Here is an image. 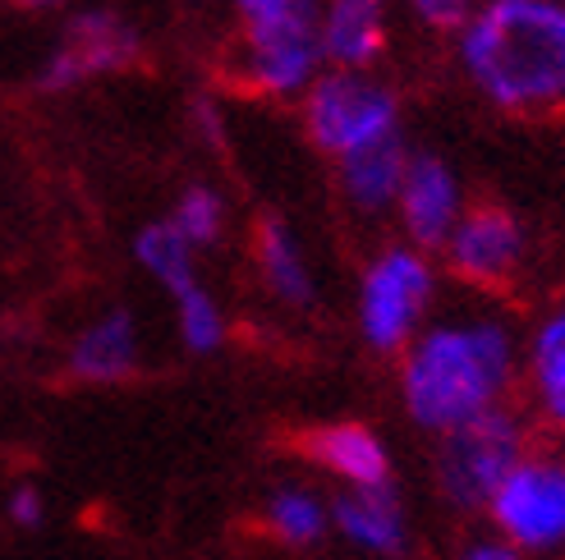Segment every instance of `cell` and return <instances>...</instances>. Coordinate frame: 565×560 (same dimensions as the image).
Returning <instances> with one entry per match:
<instances>
[{
	"instance_id": "1",
	"label": "cell",
	"mask_w": 565,
	"mask_h": 560,
	"mask_svg": "<svg viewBox=\"0 0 565 560\" xmlns=\"http://www.w3.org/2000/svg\"><path fill=\"white\" fill-rule=\"evenodd\" d=\"M460 69L497 110L565 106V0H478L460 28Z\"/></svg>"
},
{
	"instance_id": "2",
	"label": "cell",
	"mask_w": 565,
	"mask_h": 560,
	"mask_svg": "<svg viewBox=\"0 0 565 560\" xmlns=\"http://www.w3.org/2000/svg\"><path fill=\"white\" fill-rule=\"evenodd\" d=\"M515 377V335L497 317H456L418 331L401 363V400L423 432H456L501 409Z\"/></svg>"
},
{
	"instance_id": "3",
	"label": "cell",
	"mask_w": 565,
	"mask_h": 560,
	"mask_svg": "<svg viewBox=\"0 0 565 560\" xmlns=\"http://www.w3.org/2000/svg\"><path fill=\"white\" fill-rule=\"evenodd\" d=\"M303 133L322 157L345 161L386 138H401V97L373 74L327 69L303 93Z\"/></svg>"
},
{
	"instance_id": "4",
	"label": "cell",
	"mask_w": 565,
	"mask_h": 560,
	"mask_svg": "<svg viewBox=\"0 0 565 560\" xmlns=\"http://www.w3.org/2000/svg\"><path fill=\"white\" fill-rule=\"evenodd\" d=\"M437 294V271L428 254L409 244H391L363 267L359 280V331L377 354L409 349Z\"/></svg>"
},
{
	"instance_id": "5",
	"label": "cell",
	"mask_w": 565,
	"mask_h": 560,
	"mask_svg": "<svg viewBox=\"0 0 565 560\" xmlns=\"http://www.w3.org/2000/svg\"><path fill=\"white\" fill-rule=\"evenodd\" d=\"M235 74L263 97H303L313 83L327 74L322 42H318V0L239 23V51H235Z\"/></svg>"
},
{
	"instance_id": "6",
	"label": "cell",
	"mask_w": 565,
	"mask_h": 560,
	"mask_svg": "<svg viewBox=\"0 0 565 560\" xmlns=\"http://www.w3.org/2000/svg\"><path fill=\"white\" fill-rule=\"evenodd\" d=\"M524 460V423L511 409H492L473 423L446 432L437 445V487L450 506L483 510L497 487Z\"/></svg>"
},
{
	"instance_id": "7",
	"label": "cell",
	"mask_w": 565,
	"mask_h": 560,
	"mask_svg": "<svg viewBox=\"0 0 565 560\" xmlns=\"http://www.w3.org/2000/svg\"><path fill=\"white\" fill-rule=\"evenodd\" d=\"M143 61V37L116 10H74L61 28V42L46 51L38 69L42 93H70L78 83H93L102 74H125Z\"/></svg>"
},
{
	"instance_id": "8",
	"label": "cell",
	"mask_w": 565,
	"mask_h": 560,
	"mask_svg": "<svg viewBox=\"0 0 565 560\" xmlns=\"http://www.w3.org/2000/svg\"><path fill=\"white\" fill-rule=\"evenodd\" d=\"M492 519L515 547L547 551L565 542V460L524 455L492 496Z\"/></svg>"
},
{
	"instance_id": "9",
	"label": "cell",
	"mask_w": 565,
	"mask_h": 560,
	"mask_svg": "<svg viewBox=\"0 0 565 560\" xmlns=\"http://www.w3.org/2000/svg\"><path fill=\"white\" fill-rule=\"evenodd\" d=\"M524 248H529L524 220L511 207L478 203V207H465L460 226L450 230L441 254H446V267L456 271L465 286L497 290L524 267Z\"/></svg>"
},
{
	"instance_id": "10",
	"label": "cell",
	"mask_w": 565,
	"mask_h": 560,
	"mask_svg": "<svg viewBox=\"0 0 565 560\" xmlns=\"http://www.w3.org/2000/svg\"><path fill=\"white\" fill-rule=\"evenodd\" d=\"M395 216H401V230H405L409 248H418V254L446 248L450 230H456L460 216H465L460 175L450 171L437 152H414L405 184H401V198H395Z\"/></svg>"
},
{
	"instance_id": "11",
	"label": "cell",
	"mask_w": 565,
	"mask_h": 560,
	"mask_svg": "<svg viewBox=\"0 0 565 560\" xmlns=\"http://www.w3.org/2000/svg\"><path fill=\"white\" fill-rule=\"evenodd\" d=\"M391 37L386 0H318V42L327 69L369 74Z\"/></svg>"
},
{
	"instance_id": "12",
	"label": "cell",
	"mask_w": 565,
	"mask_h": 560,
	"mask_svg": "<svg viewBox=\"0 0 565 560\" xmlns=\"http://www.w3.org/2000/svg\"><path fill=\"white\" fill-rule=\"evenodd\" d=\"M65 368L74 381L116 386L138 373V322L129 308H106L97 322H88L65 354Z\"/></svg>"
},
{
	"instance_id": "13",
	"label": "cell",
	"mask_w": 565,
	"mask_h": 560,
	"mask_svg": "<svg viewBox=\"0 0 565 560\" xmlns=\"http://www.w3.org/2000/svg\"><path fill=\"white\" fill-rule=\"evenodd\" d=\"M299 451L350 487H391V455L382 437L363 423H322L299 437Z\"/></svg>"
},
{
	"instance_id": "14",
	"label": "cell",
	"mask_w": 565,
	"mask_h": 560,
	"mask_svg": "<svg viewBox=\"0 0 565 560\" xmlns=\"http://www.w3.org/2000/svg\"><path fill=\"white\" fill-rule=\"evenodd\" d=\"M409 148L405 138H386V143L369 148V152H354L345 161H335V180H341V198L363 212V216H377L391 212L395 198H401V184L409 171Z\"/></svg>"
},
{
	"instance_id": "15",
	"label": "cell",
	"mask_w": 565,
	"mask_h": 560,
	"mask_svg": "<svg viewBox=\"0 0 565 560\" xmlns=\"http://www.w3.org/2000/svg\"><path fill=\"white\" fill-rule=\"evenodd\" d=\"M253 258H258V276H263V286L271 290L276 303L313 308V299H318L313 267H308V258H303L299 235L280 216L258 220V230H253Z\"/></svg>"
},
{
	"instance_id": "16",
	"label": "cell",
	"mask_w": 565,
	"mask_h": 560,
	"mask_svg": "<svg viewBox=\"0 0 565 560\" xmlns=\"http://www.w3.org/2000/svg\"><path fill=\"white\" fill-rule=\"evenodd\" d=\"M331 519L350 542L369 551L395 556L405 547V515L391 487H350L345 496H335Z\"/></svg>"
},
{
	"instance_id": "17",
	"label": "cell",
	"mask_w": 565,
	"mask_h": 560,
	"mask_svg": "<svg viewBox=\"0 0 565 560\" xmlns=\"http://www.w3.org/2000/svg\"><path fill=\"white\" fill-rule=\"evenodd\" d=\"M134 258H138V267H143L171 299L184 294V290H193L198 280H203V276H198V254L184 244V235L166 216L134 235Z\"/></svg>"
},
{
	"instance_id": "18",
	"label": "cell",
	"mask_w": 565,
	"mask_h": 560,
	"mask_svg": "<svg viewBox=\"0 0 565 560\" xmlns=\"http://www.w3.org/2000/svg\"><path fill=\"white\" fill-rule=\"evenodd\" d=\"M529 381L533 400L552 418L556 428H565V303L539 322L529 345Z\"/></svg>"
},
{
	"instance_id": "19",
	"label": "cell",
	"mask_w": 565,
	"mask_h": 560,
	"mask_svg": "<svg viewBox=\"0 0 565 560\" xmlns=\"http://www.w3.org/2000/svg\"><path fill=\"white\" fill-rule=\"evenodd\" d=\"M327 506L308 487H276L263 506L267 534L286 547H313L327 534Z\"/></svg>"
},
{
	"instance_id": "20",
	"label": "cell",
	"mask_w": 565,
	"mask_h": 560,
	"mask_svg": "<svg viewBox=\"0 0 565 560\" xmlns=\"http://www.w3.org/2000/svg\"><path fill=\"white\" fill-rule=\"evenodd\" d=\"M171 303H175V331L189 354H216L225 345V313L203 280H198L193 290L175 294Z\"/></svg>"
},
{
	"instance_id": "21",
	"label": "cell",
	"mask_w": 565,
	"mask_h": 560,
	"mask_svg": "<svg viewBox=\"0 0 565 560\" xmlns=\"http://www.w3.org/2000/svg\"><path fill=\"white\" fill-rule=\"evenodd\" d=\"M166 220H171V226L184 235V244L198 254V248H212L225 235V198L207 184H189Z\"/></svg>"
},
{
	"instance_id": "22",
	"label": "cell",
	"mask_w": 565,
	"mask_h": 560,
	"mask_svg": "<svg viewBox=\"0 0 565 560\" xmlns=\"http://www.w3.org/2000/svg\"><path fill=\"white\" fill-rule=\"evenodd\" d=\"M401 6L428 28H441V33H460L469 23V14L478 10V0H401Z\"/></svg>"
},
{
	"instance_id": "23",
	"label": "cell",
	"mask_w": 565,
	"mask_h": 560,
	"mask_svg": "<svg viewBox=\"0 0 565 560\" xmlns=\"http://www.w3.org/2000/svg\"><path fill=\"white\" fill-rule=\"evenodd\" d=\"M42 515H46L42 492H38V487H14V496H10V519H14L19 528H33V524H42Z\"/></svg>"
},
{
	"instance_id": "24",
	"label": "cell",
	"mask_w": 565,
	"mask_h": 560,
	"mask_svg": "<svg viewBox=\"0 0 565 560\" xmlns=\"http://www.w3.org/2000/svg\"><path fill=\"white\" fill-rule=\"evenodd\" d=\"M465 560H520L505 542H478V547H469L465 551Z\"/></svg>"
},
{
	"instance_id": "25",
	"label": "cell",
	"mask_w": 565,
	"mask_h": 560,
	"mask_svg": "<svg viewBox=\"0 0 565 560\" xmlns=\"http://www.w3.org/2000/svg\"><path fill=\"white\" fill-rule=\"evenodd\" d=\"M10 6H14V10H38V14H42V10H61V6H70V0H10Z\"/></svg>"
}]
</instances>
